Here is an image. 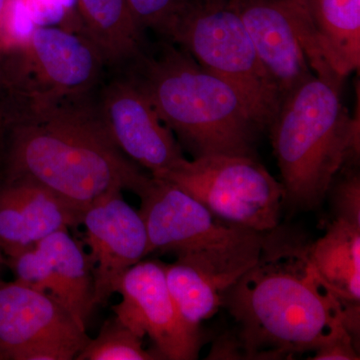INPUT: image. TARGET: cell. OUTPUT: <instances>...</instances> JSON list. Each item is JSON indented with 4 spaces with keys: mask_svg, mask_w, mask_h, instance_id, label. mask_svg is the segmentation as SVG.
<instances>
[{
    "mask_svg": "<svg viewBox=\"0 0 360 360\" xmlns=\"http://www.w3.org/2000/svg\"><path fill=\"white\" fill-rule=\"evenodd\" d=\"M96 91L47 105L1 108L2 182L39 184L82 214L111 191L136 194L148 175L113 141Z\"/></svg>",
    "mask_w": 360,
    "mask_h": 360,
    "instance_id": "cell-1",
    "label": "cell"
},
{
    "mask_svg": "<svg viewBox=\"0 0 360 360\" xmlns=\"http://www.w3.org/2000/svg\"><path fill=\"white\" fill-rule=\"evenodd\" d=\"M222 305L238 323L240 359H285L359 335V307L341 302L317 274L307 245L276 229Z\"/></svg>",
    "mask_w": 360,
    "mask_h": 360,
    "instance_id": "cell-2",
    "label": "cell"
},
{
    "mask_svg": "<svg viewBox=\"0 0 360 360\" xmlns=\"http://www.w3.org/2000/svg\"><path fill=\"white\" fill-rule=\"evenodd\" d=\"M161 122L193 158L255 156L259 129L236 90L167 41L127 68Z\"/></svg>",
    "mask_w": 360,
    "mask_h": 360,
    "instance_id": "cell-3",
    "label": "cell"
},
{
    "mask_svg": "<svg viewBox=\"0 0 360 360\" xmlns=\"http://www.w3.org/2000/svg\"><path fill=\"white\" fill-rule=\"evenodd\" d=\"M359 108L348 112L340 87L315 75L283 97L269 130L284 203L321 205L342 167L359 160Z\"/></svg>",
    "mask_w": 360,
    "mask_h": 360,
    "instance_id": "cell-4",
    "label": "cell"
},
{
    "mask_svg": "<svg viewBox=\"0 0 360 360\" xmlns=\"http://www.w3.org/2000/svg\"><path fill=\"white\" fill-rule=\"evenodd\" d=\"M136 195L148 236V255H174L226 292L257 264L265 236L225 222L167 180L148 176Z\"/></svg>",
    "mask_w": 360,
    "mask_h": 360,
    "instance_id": "cell-5",
    "label": "cell"
},
{
    "mask_svg": "<svg viewBox=\"0 0 360 360\" xmlns=\"http://www.w3.org/2000/svg\"><path fill=\"white\" fill-rule=\"evenodd\" d=\"M168 41L231 85L260 131L269 130L283 96L231 0H191Z\"/></svg>",
    "mask_w": 360,
    "mask_h": 360,
    "instance_id": "cell-6",
    "label": "cell"
},
{
    "mask_svg": "<svg viewBox=\"0 0 360 360\" xmlns=\"http://www.w3.org/2000/svg\"><path fill=\"white\" fill-rule=\"evenodd\" d=\"M108 68L103 54L82 33L35 26L2 56L0 108L47 105L94 94Z\"/></svg>",
    "mask_w": 360,
    "mask_h": 360,
    "instance_id": "cell-7",
    "label": "cell"
},
{
    "mask_svg": "<svg viewBox=\"0 0 360 360\" xmlns=\"http://www.w3.org/2000/svg\"><path fill=\"white\" fill-rule=\"evenodd\" d=\"M156 179L174 184L229 224L262 233L278 226L283 186L255 156L186 158Z\"/></svg>",
    "mask_w": 360,
    "mask_h": 360,
    "instance_id": "cell-8",
    "label": "cell"
},
{
    "mask_svg": "<svg viewBox=\"0 0 360 360\" xmlns=\"http://www.w3.org/2000/svg\"><path fill=\"white\" fill-rule=\"evenodd\" d=\"M89 340L49 295L0 278V360L75 359Z\"/></svg>",
    "mask_w": 360,
    "mask_h": 360,
    "instance_id": "cell-9",
    "label": "cell"
},
{
    "mask_svg": "<svg viewBox=\"0 0 360 360\" xmlns=\"http://www.w3.org/2000/svg\"><path fill=\"white\" fill-rule=\"evenodd\" d=\"M112 307L116 319L135 335L148 336L161 359H198L200 329L189 326L168 290L162 262L141 260L123 274Z\"/></svg>",
    "mask_w": 360,
    "mask_h": 360,
    "instance_id": "cell-10",
    "label": "cell"
},
{
    "mask_svg": "<svg viewBox=\"0 0 360 360\" xmlns=\"http://www.w3.org/2000/svg\"><path fill=\"white\" fill-rule=\"evenodd\" d=\"M96 103L117 148L151 176H160L186 160L176 137L127 75L101 84Z\"/></svg>",
    "mask_w": 360,
    "mask_h": 360,
    "instance_id": "cell-11",
    "label": "cell"
},
{
    "mask_svg": "<svg viewBox=\"0 0 360 360\" xmlns=\"http://www.w3.org/2000/svg\"><path fill=\"white\" fill-rule=\"evenodd\" d=\"M14 281L49 295L86 330L94 303V281L89 253L68 229L53 232L15 257H6Z\"/></svg>",
    "mask_w": 360,
    "mask_h": 360,
    "instance_id": "cell-12",
    "label": "cell"
},
{
    "mask_svg": "<svg viewBox=\"0 0 360 360\" xmlns=\"http://www.w3.org/2000/svg\"><path fill=\"white\" fill-rule=\"evenodd\" d=\"M94 281V303L117 293L123 274L148 255V236L141 213L115 191L82 213Z\"/></svg>",
    "mask_w": 360,
    "mask_h": 360,
    "instance_id": "cell-13",
    "label": "cell"
},
{
    "mask_svg": "<svg viewBox=\"0 0 360 360\" xmlns=\"http://www.w3.org/2000/svg\"><path fill=\"white\" fill-rule=\"evenodd\" d=\"M290 8L310 68L341 89L359 70L360 0H290Z\"/></svg>",
    "mask_w": 360,
    "mask_h": 360,
    "instance_id": "cell-14",
    "label": "cell"
},
{
    "mask_svg": "<svg viewBox=\"0 0 360 360\" xmlns=\"http://www.w3.org/2000/svg\"><path fill=\"white\" fill-rule=\"evenodd\" d=\"M281 96L314 75L296 35L290 0H231Z\"/></svg>",
    "mask_w": 360,
    "mask_h": 360,
    "instance_id": "cell-15",
    "label": "cell"
},
{
    "mask_svg": "<svg viewBox=\"0 0 360 360\" xmlns=\"http://www.w3.org/2000/svg\"><path fill=\"white\" fill-rule=\"evenodd\" d=\"M82 217L39 184H0V250L6 257L30 250L53 232L78 226Z\"/></svg>",
    "mask_w": 360,
    "mask_h": 360,
    "instance_id": "cell-16",
    "label": "cell"
},
{
    "mask_svg": "<svg viewBox=\"0 0 360 360\" xmlns=\"http://www.w3.org/2000/svg\"><path fill=\"white\" fill-rule=\"evenodd\" d=\"M82 33L101 53L106 65L122 70L146 51L143 32L129 0H77Z\"/></svg>",
    "mask_w": 360,
    "mask_h": 360,
    "instance_id": "cell-17",
    "label": "cell"
},
{
    "mask_svg": "<svg viewBox=\"0 0 360 360\" xmlns=\"http://www.w3.org/2000/svg\"><path fill=\"white\" fill-rule=\"evenodd\" d=\"M307 255L319 276L347 307L360 303V227L335 219Z\"/></svg>",
    "mask_w": 360,
    "mask_h": 360,
    "instance_id": "cell-18",
    "label": "cell"
},
{
    "mask_svg": "<svg viewBox=\"0 0 360 360\" xmlns=\"http://www.w3.org/2000/svg\"><path fill=\"white\" fill-rule=\"evenodd\" d=\"M163 269L168 290L182 319L191 328L200 329L222 307L224 291L200 270L179 260L163 264Z\"/></svg>",
    "mask_w": 360,
    "mask_h": 360,
    "instance_id": "cell-19",
    "label": "cell"
},
{
    "mask_svg": "<svg viewBox=\"0 0 360 360\" xmlns=\"http://www.w3.org/2000/svg\"><path fill=\"white\" fill-rule=\"evenodd\" d=\"M142 340L115 317L104 322L99 335L89 340L75 360L161 359L155 350L144 348Z\"/></svg>",
    "mask_w": 360,
    "mask_h": 360,
    "instance_id": "cell-20",
    "label": "cell"
},
{
    "mask_svg": "<svg viewBox=\"0 0 360 360\" xmlns=\"http://www.w3.org/2000/svg\"><path fill=\"white\" fill-rule=\"evenodd\" d=\"M191 0H129L142 30H151L169 40L177 20Z\"/></svg>",
    "mask_w": 360,
    "mask_h": 360,
    "instance_id": "cell-21",
    "label": "cell"
},
{
    "mask_svg": "<svg viewBox=\"0 0 360 360\" xmlns=\"http://www.w3.org/2000/svg\"><path fill=\"white\" fill-rule=\"evenodd\" d=\"M341 172L342 176L333 186L328 193L333 194V210L335 219L345 220L360 227V176L355 165H345Z\"/></svg>",
    "mask_w": 360,
    "mask_h": 360,
    "instance_id": "cell-22",
    "label": "cell"
},
{
    "mask_svg": "<svg viewBox=\"0 0 360 360\" xmlns=\"http://www.w3.org/2000/svg\"><path fill=\"white\" fill-rule=\"evenodd\" d=\"M37 26L56 25L65 20L77 0H23Z\"/></svg>",
    "mask_w": 360,
    "mask_h": 360,
    "instance_id": "cell-23",
    "label": "cell"
},
{
    "mask_svg": "<svg viewBox=\"0 0 360 360\" xmlns=\"http://www.w3.org/2000/svg\"><path fill=\"white\" fill-rule=\"evenodd\" d=\"M314 360H356L359 359L356 354V343L350 335L338 338L326 347L314 352Z\"/></svg>",
    "mask_w": 360,
    "mask_h": 360,
    "instance_id": "cell-24",
    "label": "cell"
},
{
    "mask_svg": "<svg viewBox=\"0 0 360 360\" xmlns=\"http://www.w3.org/2000/svg\"><path fill=\"white\" fill-rule=\"evenodd\" d=\"M6 266V255H4V253L1 252V250H0V274H1L2 269H4V267Z\"/></svg>",
    "mask_w": 360,
    "mask_h": 360,
    "instance_id": "cell-25",
    "label": "cell"
},
{
    "mask_svg": "<svg viewBox=\"0 0 360 360\" xmlns=\"http://www.w3.org/2000/svg\"><path fill=\"white\" fill-rule=\"evenodd\" d=\"M4 4H6V0H0V20H1L2 11H4ZM2 54L0 51V63H1Z\"/></svg>",
    "mask_w": 360,
    "mask_h": 360,
    "instance_id": "cell-26",
    "label": "cell"
}]
</instances>
